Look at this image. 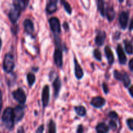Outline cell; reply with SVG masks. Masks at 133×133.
<instances>
[{"mask_svg":"<svg viewBox=\"0 0 133 133\" xmlns=\"http://www.w3.org/2000/svg\"><path fill=\"white\" fill-rule=\"evenodd\" d=\"M14 116L13 109L7 107L5 109L2 115V122L9 130H12L14 126Z\"/></svg>","mask_w":133,"mask_h":133,"instance_id":"cell-1","label":"cell"},{"mask_svg":"<svg viewBox=\"0 0 133 133\" xmlns=\"http://www.w3.org/2000/svg\"><path fill=\"white\" fill-rule=\"evenodd\" d=\"M15 67V61L12 53H7L5 54L3 62V68L7 74L12 73Z\"/></svg>","mask_w":133,"mask_h":133,"instance_id":"cell-2","label":"cell"},{"mask_svg":"<svg viewBox=\"0 0 133 133\" xmlns=\"http://www.w3.org/2000/svg\"><path fill=\"white\" fill-rule=\"evenodd\" d=\"M49 24L50 26L51 30L54 35V37H59L61 33V23L57 17H52L49 19Z\"/></svg>","mask_w":133,"mask_h":133,"instance_id":"cell-3","label":"cell"},{"mask_svg":"<svg viewBox=\"0 0 133 133\" xmlns=\"http://www.w3.org/2000/svg\"><path fill=\"white\" fill-rule=\"evenodd\" d=\"M114 77L116 80L123 82L125 87H128L131 84V79L126 72H121L118 70H114Z\"/></svg>","mask_w":133,"mask_h":133,"instance_id":"cell-4","label":"cell"},{"mask_svg":"<svg viewBox=\"0 0 133 133\" xmlns=\"http://www.w3.org/2000/svg\"><path fill=\"white\" fill-rule=\"evenodd\" d=\"M12 96L14 99L19 103L20 105H24L27 101V96L24 90L22 88H18V89L12 92Z\"/></svg>","mask_w":133,"mask_h":133,"instance_id":"cell-5","label":"cell"},{"mask_svg":"<svg viewBox=\"0 0 133 133\" xmlns=\"http://www.w3.org/2000/svg\"><path fill=\"white\" fill-rule=\"evenodd\" d=\"M53 59L56 66L59 68H62L63 66V54L62 48L56 47L53 54Z\"/></svg>","mask_w":133,"mask_h":133,"instance_id":"cell-6","label":"cell"},{"mask_svg":"<svg viewBox=\"0 0 133 133\" xmlns=\"http://www.w3.org/2000/svg\"><path fill=\"white\" fill-rule=\"evenodd\" d=\"M50 99V94H49V87L48 85H45L43 88L42 92V102L44 109H45L48 105Z\"/></svg>","mask_w":133,"mask_h":133,"instance_id":"cell-7","label":"cell"},{"mask_svg":"<svg viewBox=\"0 0 133 133\" xmlns=\"http://www.w3.org/2000/svg\"><path fill=\"white\" fill-rule=\"evenodd\" d=\"M129 13L128 11H122L119 16V23L122 29H126L128 25Z\"/></svg>","mask_w":133,"mask_h":133,"instance_id":"cell-8","label":"cell"},{"mask_svg":"<svg viewBox=\"0 0 133 133\" xmlns=\"http://www.w3.org/2000/svg\"><path fill=\"white\" fill-rule=\"evenodd\" d=\"M13 111H14V121L16 122H19L22 121L25 115L24 107L21 105H18L13 109Z\"/></svg>","mask_w":133,"mask_h":133,"instance_id":"cell-9","label":"cell"},{"mask_svg":"<svg viewBox=\"0 0 133 133\" xmlns=\"http://www.w3.org/2000/svg\"><path fill=\"white\" fill-rule=\"evenodd\" d=\"M74 71H75V76L77 79L78 80H81L83 79L84 77V71H83V68H81V65L79 64V62H78L77 59L75 57L74 58Z\"/></svg>","mask_w":133,"mask_h":133,"instance_id":"cell-10","label":"cell"},{"mask_svg":"<svg viewBox=\"0 0 133 133\" xmlns=\"http://www.w3.org/2000/svg\"><path fill=\"white\" fill-rule=\"evenodd\" d=\"M106 103V100L101 96H97L92 98L90 101V105L96 109H101L105 106Z\"/></svg>","mask_w":133,"mask_h":133,"instance_id":"cell-11","label":"cell"},{"mask_svg":"<svg viewBox=\"0 0 133 133\" xmlns=\"http://www.w3.org/2000/svg\"><path fill=\"white\" fill-rule=\"evenodd\" d=\"M29 1L28 0H15L13 1V8L17 9L22 12L28 6Z\"/></svg>","mask_w":133,"mask_h":133,"instance_id":"cell-12","label":"cell"},{"mask_svg":"<svg viewBox=\"0 0 133 133\" xmlns=\"http://www.w3.org/2000/svg\"><path fill=\"white\" fill-rule=\"evenodd\" d=\"M117 54H118V60H119V62L121 64H125L127 62V58L125 55L124 50H123V48H122L121 44H118L116 48Z\"/></svg>","mask_w":133,"mask_h":133,"instance_id":"cell-13","label":"cell"},{"mask_svg":"<svg viewBox=\"0 0 133 133\" xmlns=\"http://www.w3.org/2000/svg\"><path fill=\"white\" fill-rule=\"evenodd\" d=\"M107 37L106 32L104 31H99L97 32L96 38H95V44L98 47L102 46L105 43V40Z\"/></svg>","mask_w":133,"mask_h":133,"instance_id":"cell-14","label":"cell"},{"mask_svg":"<svg viewBox=\"0 0 133 133\" xmlns=\"http://www.w3.org/2000/svg\"><path fill=\"white\" fill-rule=\"evenodd\" d=\"M23 27H24L25 31L27 32L28 35H32L35 32V25L34 23L31 19H25L23 21Z\"/></svg>","mask_w":133,"mask_h":133,"instance_id":"cell-15","label":"cell"},{"mask_svg":"<svg viewBox=\"0 0 133 133\" xmlns=\"http://www.w3.org/2000/svg\"><path fill=\"white\" fill-rule=\"evenodd\" d=\"M53 87L54 90V97L55 99H57L59 96L60 91L62 87V82L58 76L57 77L53 82Z\"/></svg>","mask_w":133,"mask_h":133,"instance_id":"cell-16","label":"cell"},{"mask_svg":"<svg viewBox=\"0 0 133 133\" xmlns=\"http://www.w3.org/2000/svg\"><path fill=\"white\" fill-rule=\"evenodd\" d=\"M57 0H50L48 2L45 7V11L48 14H51L55 12L57 10Z\"/></svg>","mask_w":133,"mask_h":133,"instance_id":"cell-17","label":"cell"},{"mask_svg":"<svg viewBox=\"0 0 133 133\" xmlns=\"http://www.w3.org/2000/svg\"><path fill=\"white\" fill-rule=\"evenodd\" d=\"M20 11H19L17 9H14V8H12V9H10V10L9 12V18L10 20V22H11V23L12 24H14L18 20V19L20 17Z\"/></svg>","mask_w":133,"mask_h":133,"instance_id":"cell-18","label":"cell"},{"mask_svg":"<svg viewBox=\"0 0 133 133\" xmlns=\"http://www.w3.org/2000/svg\"><path fill=\"white\" fill-rule=\"evenodd\" d=\"M105 53L109 65L113 64L114 62V56L111 48L109 45H106L105 48Z\"/></svg>","mask_w":133,"mask_h":133,"instance_id":"cell-19","label":"cell"},{"mask_svg":"<svg viewBox=\"0 0 133 133\" xmlns=\"http://www.w3.org/2000/svg\"><path fill=\"white\" fill-rule=\"evenodd\" d=\"M105 16H107V18L109 22H112L114 19L116 12L112 6L109 5V6H107V8H105Z\"/></svg>","mask_w":133,"mask_h":133,"instance_id":"cell-20","label":"cell"},{"mask_svg":"<svg viewBox=\"0 0 133 133\" xmlns=\"http://www.w3.org/2000/svg\"><path fill=\"white\" fill-rule=\"evenodd\" d=\"M97 133H108L109 131V127L104 122L98 123L96 127Z\"/></svg>","mask_w":133,"mask_h":133,"instance_id":"cell-21","label":"cell"},{"mask_svg":"<svg viewBox=\"0 0 133 133\" xmlns=\"http://www.w3.org/2000/svg\"><path fill=\"white\" fill-rule=\"evenodd\" d=\"M74 110H75V112L79 116L84 117L87 114L86 108L84 106H83V105H79V106L74 107Z\"/></svg>","mask_w":133,"mask_h":133,"instance_id":"cell-22","label":"cell"},{"mask_svg":"<svg viewBox=\"0 0 133 133\" xmlns=\"http://www.w3.org/2000/svg\"><path fill=\"white\" fill-rule=\"evenodd\" d=\"M97 9L99 11L100 14L104 17L105 16V2L102 0H99L97 1Z\"/></svg>","mask_w":133,"mask_h":133,"instance_id":"cell-23","label":"cell"},{"mask_svg":"<svg viewBox=\"0 0 133 133\" xmlns=\"http://www.w3.org/2000/svg\"><path fill=\"white\" fill-rule=\"evenodd\" d=\"M124 45L126 52L129 55H132L133 53V47L131 42L128 40H125L124 41Z\"/></svg>","mask_w":133,"mask_h":133,"instance_id":"cell-24","label":"cell"},{"mask_svg":"<svg viewBox=\"0 0 133 133\" xmlns=\"http://www.w3.org/2000/svg\"><path fill=\"white\" fill-rule=\"evenodd\" d=\"M27 81L30 87L33 86L35 83V81H36V77H35V74L32 73H28L27 75Z\"/></svg>","mask_w":133,"mask_h":133,"instance_id":"cell-25","label":"cell"},{"mask_svg":"<svg viewBox=\"0 0 133 133\" xmlns=\"http://www.w3.org/2000/svg\"><path fill=\"white\" fill-rule=\"evenodd\" d=\"M61 3L63 5L64 9L66 10V12H67L69 15H71V14H72V8L70 6V3H69L68 1H64V0L61 1Z\"/></svg>","mask_w":133,"mask_h":133,"instance_id":"cell-26","label":"cell"},{"mask_svg":"<svg viewBox=\"0 0 133 133\" xmlns=\"http://www.w3.org/2000/svg\"><path fill=\"white\" fill-rule=\"evenodd\" d=\"M49 133H57V127L56 123L53 119H50L49 122Z\"/></svg>","mask_w":133,"mask_h":133,"instance_id":"cell-27","label":"cell"},{"mask_svg":"<svg viewBox=\"0 0 133 133\" xmlns=\"http://www.w3.org/2000/svg\"><path fill=\"white\" fill-rule=\"evenodd\" d=\"M93 55L94 57L95 58V59L97 60V61L101 62V61H102V55H101V51H100L98 49H96L94 50Z\"/></svg>","mask_w":133,"mask_h":133,"instance_id":"cell-28","label":"cell"},{"mask_svg":"<svg viewBox=\"0 0 133 133\" xmlns=\"http://www.w3.org/2000/svg\"><path fill=\"white\" fill-rule=\"evenodd\" d=\"M108 116H109V118H110L111 119H113V120H117L118 119V115L116 112L115 111H110L108 114Z\"/></svg>","mask_w":133,"mask_h":133,"instance_id":"cell-29","label":"cell"},{"mask_svg":"<svg viewBox=\"0 0 133 133\" xmlns=\"http://www.w3.org/2000/svg\"><path fill=\"white\" fill-rule=\"evenodd\" d=\"M109 127H110L112 130L116 129L118 125H117V123H116V122H115V120L111 119V120L109 122Z\"/></svg>","mask_w":133,"mask_h":133,"instance_id":"cell-30","label":"cell"},{"mask_svg":"<svg viewBox=\"0 0 133 133\" xmlns=\"http://www.w3.org/2000/svg\"><path fill=\"white\" fill-rule=\"evenodd\" d=\"M127 124L129 129L133 131V118H129V119H127Z\"/></svg>","mask_w":133,"mask_h":133,"instance_id":"cell-31","label":"cell"},{"mask_svg":"<svg viewBox=\"0 0 133 133\" xmlns=\"http://www.w3.org/2000/svg\"><path fill=\"white\" fill-rule=\"evenodd\" d=\"M102 87H103V90L104 93H105V94H108L109 93V88L107 84L105 83H103L102 84Z\"/></svg>","mask_w":133,"mask_h":133,"instance_id":"cell-32","label":"cell"},{"mask_svg":"<svg viewBox=\"0 0 133 133\" xmlns=\"http://www.w3.org/2000/svg\"><path fill=\"white\" fill-rule=\"evenodd\" d=\"M84 132V127L82 124H79L77 128V133H83Z\"/></svg>","mask_w":133,"mask_h":133,"instance_id":"cell-33","label":"cell"},{"mask_svg":"<svg viewBox=\"0 0 133 133\" xmlns=\"http://www.w3.org/2000/svg\"><path fill=\"white\" fill-rule=\"evenodd\" d=\"M44 131V125H41L40 126H39L38 128L36 130V133H43Z\"/></svg>","mask_w":133,"mask_h":133,"instance_id":"cell-34","label":"cell"},{"mask_svg":"<svg viewBox=\"0 0 133 133\" xmlns=\"http://www.w3.org/2000/svg\"><path fill=\"white\" fill-rule=\"evenodd\" d=\"M62 26H63V28L64 29V30L66 31H68L69 30H70V26H69V24L68 22H64Z\"/></svg>","mask_w":133,"mask_h":133,"instance_id":"cell-35","label":"cell"},{"mask_svg":"<svg viewBox=\"0 0 133 133\" xmlns=\"http://www.w3.org/2000/svg\"><path fill=\"white\" fill-rule=\"evenodd\" d=\"M3 107V98H2V92L0 90V114H1V110H2Z\"/></svg>","mask_w":133,"mask_h":133,"instance_id":"cell-36","label":"cell"},{"mask_svg":"<svg viewBox=\"0 0 133 133\" xmlns=\"http://www.w3.org/2000/svg\"><path fill=\"white\" fill-rule=\"evenodd\" d=\"M129 66L130 70L133 72V58L130 60L129 62Z\"/></svg>","mask_w":133,"mask_h":133,"instance_id":"cell-37","label":"cell"},{"mask_svg":"<svg viewBox=\"0 0 133 133\" xmlns=\"http://www.w3.org/2000/svg\"><path fill=\"white\" fill-rule=\"evenodd\" d=\"M17 133H25V130L22 126H21V127H19V128L18 129Z\"/></svg>","mask_w":133,"mask_h":133,"instance_id":"cell-38","label":"cell"},{"mask_svg":"<svg viewBox=\"0 0 133 133\" xmlns=\"http://www.w3.org/2000/svg\"><path fill=\"white\" fill-rule=\"evenodd\" d=\"M129 92L130 95L133 97V85L129 88Z\"/></svg>","mask_w":133,"mask_h":133,"instance_id":"cell-39","label":"cell"},{"mask_svg":"<svg viewBox=\"0 0 133 133\" xmlns=\"http://www.w3.org/2000/svg\"><path fill=\"white\" fill-rule=\"evenodd\" d=\"M129 31H132L133 30V18L131 19V23H130L129 25Z\"/></svg>","mask_w":133,"mask_h":133,"instance_id":"cell-40","label":"cell"},{"mask_svg":"<svg viewBox=\"0 0 133 133\" xmlns=\"http://www.w3.org/2000/svg\"><path fill=\"white\" fill-rule=\"evenodd\" d=\"M1 46H2V40H1V37H0V51H1Z\"/></svg>","mask_w":133,"mask_h":133,"instance_id":"cell-41","label":"cell"}]
</instances>
